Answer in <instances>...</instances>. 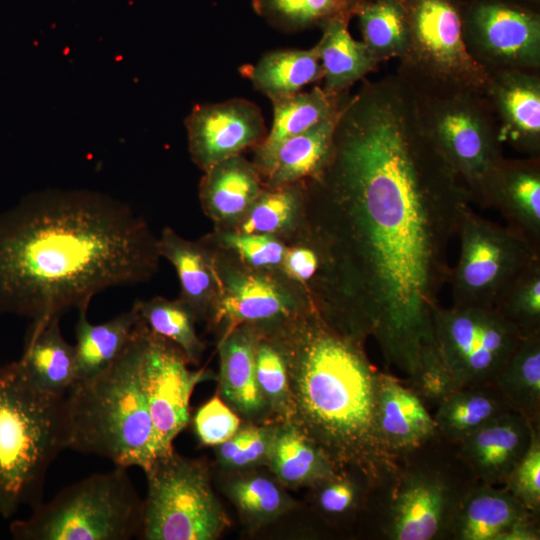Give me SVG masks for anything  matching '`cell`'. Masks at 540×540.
Segmentation results:
<instances>
[{
  "label": "cell",
  "mask_w": 540,
  "mask_h": 540,
  "mask_svg": "<svg viewBox=\"0 0 540 540\" xmlns=\"http://www.w3.org/2000/svg\"><path fill=\"white\" fill-rule=\"evenodd\" d=\"M312 185L315 230L339 277L349 333L373 337L386 364L411 377L435 345L449 245L471 201L396 73L349 95Z\"/></svg>",
  "instance_id": "obj_1"
},
{
  "label": "cell",
  "mask_w": 540,
  "mask_h": 540,
  "mask_svg": "<svg viewBox=\"0 0 540 540\" xmlns=\"http://www.w3.org/2000/svg\"><path fill=\"white\" fill-rule=\"evenodd\" d=\"M160 254L126 202L86 189L32 192L0 212V316L45 322L147 281Z\"/></svg>",
  "instance_id": "obj_2"
},
{
  "label": "cell",
  "mask_w": 540,
  "mask_h": 540,
  "mask_svg": "<svg viewBox=\"0 0 540 540\" xmlns=\"http://www.w3.org/2000/svg\"><path fill=\"white\" fill-rule=\"evenodd\" d=\"M284 356L290 393L288 421L338 470L354 469L374 483L391 465L376 424L379 371L360 342L329 325L312 307L264 327Z\"/></svg>",
  "instance_id": "obj_3"
},
{
  "label": "cell",
  "mask_w": 540,
  "mask_h": 540,
  "mask_svg": "<svg viewBox=\"0 0 540 540\" xmlns=\"http://www.w3.org/2000/svg\"><path fill=\"white\" fill-rule=\"evenodd\" d=\"M478 482L457 443L437 433L393 456L373 485L366 512L382 540H450L454 519Z\"/></svg>",
  "instance_id": "obj_4"
},
{
  "label": "cell",
  "mask_w": 540,
  "mask_h": 540,
  "mask_svg": "<svg viewBox=\"0 0 540 540\" xmlns=\"http://www.w3.org/2000/svg\"><path fill=\"white\" fill-rule=\"evenodd\" d=\"M63 406L67 449L124 468L145 471L151 465L154 434L140 376L136 326L119 357L101 372L77 379Z\"/></svg>",
  "instance_id": "obj_5"
},
{
  "label": "cell",
  "mask_w": 540,
  "mask_h": 540,
  "mask_svg": "<svg viewBox=\"0 0 540 540\" xmlns=\"http://www.w3.org/2000/svg\"><path fill=\"white\" fill-rule=\"evenodd\" d=\"M64 397L37 386L18 360L0 365V515L43 502L48 469L67 449Z\"/></svg>",
  "instance_id": "obj_6"
},
{
  "label": "cell",
  "mask_w": 540,
  "mask_h": 540,
  "mask_svg": "<svg viewBox=\"0 0 540 540\" xmlns=\"http://www.w3.org/2000/svg\"><path fill=\"white\" fill-rule=\"evenodd\" d=\"M142 512L127 468L115 466L63 488L9 530L16 540H129L139 538Z\"/></svg>",
  "instance_id": "obj_7"
},
{
  "label": "cell",
  "mask_w": 540,
  "mask_h": 540,
  "mask_svg": "<svg viewBox=\"0 0 540 540\" xmlns=\"http://www.w3.org/2000/svg\"><path fill=\"white\" fill-rule=\"evenodd\" d=\"M413 93L426 133L471 203L487 207L492 178L505 156L499 124L484 92Z\"/></svg>",
  "instance_id": "obj_8"
},
{
  "label": "cell",
  "mask_w": 540,
  "mask_h": 540,
  "mask_svg": "<svg viewBox=\"0 0 540 540\" xmlns=\"http://www.w3.org/2000/svg\"><path fill=\"white\" fill-rule=\"evenodd\" d=\"M144 473L147 495L139 538L216 540L230 526L203 460L173 450L155 458Z\"/></svg>",
  "instance_id": "obj_9"
},
{
  "label": "cell",
  "mask_w": 540,
  "mask_h": 540,
  "mask_svg": "<svg viewBox=\"0 0 540 540\" xmlns=\"http://www.w3.org/2000/svg\"><path fill=\"white\" fill-rule=\"evenodd\" d=\"M409 24V43L396 74L415 92H484L487 73L469 54L460 0H400Z\"/></svg>",
  "instance_id": "obj_10"
},
{
  "label": "cell",
  "mask_w": 540,
  "mask_h": 540,
  "mask_svg": "<svg viewBox=\"0 0 540 540\" xmlns=\"http://www.w3.org/2000/svg\"><path fill=\"white\" fill-rule=\"evenodd\" d=\"M457 236L460 251L449 282L452 306L494 309L511 283L535 259L540 247L508 225L475 213L462 214Z\"/></svg>",
  "instance_id": "obj_11"
},
{
  "label": "cell",
  "mask_w": 540,
  "mask_h": 540,
  "mask_svg": "<svg viewBox=\"0 0 540 540\" xmlns=\"http://www.w3.org/2000/svg\"><path fill=\"white\" fill-rule=\"evenodd\" d=\"M432 320L436 348L458 387L493 384L523 337L491 308L438 304Z\"/></svg>",
  "instance_id": "obj_12"
},
{
  "label": "cell",
  "mask_w": 540,
  "mask_h": 540,
  "mask_svg": "<svg viewBox=\"0 0 540 540\" xmlns=\"http://www.w3.org/2000/svg\"><path fill=\"white\" fill-rule=\"evenodd\" d=\"M463 38L487 73L540 71V9L519 0H460Z\"/></svg>",
  "instance_id": "obj_13"
},
{
  "label": "cell",
  "mask_w": 540,
  "mask_h": 540,
  "mask_svg": "<svg viewBox=\"0 0 540 540\" xmlns=\"http://www.w3.org/2000/svg\"><path fill=\"white\" fill-rule=\"evenodd\" d=\"M139 370L152 421L155 458L174 450L173 442L190 422V399L197 384L216 379L211 372L190 370L183 352L136 324Z\"/></svg>",
  "instance_id": "obj_14"
},
{
  "label": "cell",
  "mask_w": 540,
  "mask_h": 540,
  "mask_svg": "<svg viewBox=\"0 0 540 540\" xmlns=\"http://www.w3.org/2000/svg\"><path fill=\"white\" fill-rule=\"evenodd\" d=\"M185 125L191 158L204 171L257 147L267 135L260 109L245 99L197 105Z\"/></svg>",
  "instance_id": "obj_15"
},
{
  "label": "cell",
  "mask_w": 540,
  "mask_h": 540,
  "mask_svg": "<svg viewBox=\"0 0 540 540\" xmlns=\"http://www.w3.org/2000/svg\"><path fill=\"white\" fill-rule=\"evenodd\" d=\"M220 278L213 319L225 326L223 335L242 324L274 326L313 307L299 304L277 281L254 269L231 270Z\"/></svg>",
  "instance_id": "obj_16"
},
{
  "label": "cell",
  "mask_w": 540,
  "mask_h": 540,
  "mask_svg": "<svg viewBox=\"0 0 540 540\" xmlns=\"http://www.w3.org/2000/svg\"><path fill=\"white\" fill-rule=\"evenodd\" d=\"M500 139L528 156H540V71L489 74L484 89Z\"/></svg>",
  "instance_id": "obj_17"
},
{
  "label": "cell",
  "mask_w": 540,
  "mask_h": 540,
  "mask_svg": "<svg viewBox=\"0 0 540 540\" xmlns=\"http://www.w3.org/2000/svg\"><path fill=\"white\" fill-rule=\"evenodd\" d=\"M259 335V326L242 324L222 336L218 395L245 422L274 423L256 377Z\"/></svg>",
  "instance_id": "obj_18"
},
{
  "label": "cell",
  "mask_w": 540,
  "mask_h": 540,
  "mask_svg": "<svg viewBox=\"0 0 540 540\" xmlns=\"http://www.w3.org/2000/svg\"><path fill=\"white\" fill-rule=\"evenodd\" d=\"M536 425L510 411L457 443L461 457L478 481L503 485L526 453Z\"/></svg>",
  "instance_id": "obj_19"
},
{
  "label": "cell",
  "mask_w": 540,
  "mask_h": 540,
  "mask_svg": "<svg viewBox=\"0 0 540 540\" xmlns=\"http://www.w3.org/2000/svg\"><path fill=\"white\" fill-rule=\"evenodd\" d=\"M376 424L381 444L394 456L428 441L437 433L433 415L422 400L392 374L379 371Z\"/></svg>",
  "instance_id": "obj_20"
},
{
  "label": "cell",
  "mask_w": 540,
  "mask_h": 540,
  "mask_svg": "<svg viewBox=\"0 0 540 540\" xmlns=\"http://www.w3.org/2000/svg\"><path fill=\"white\" fill-rule=\"evenodd\" d=\"M487 207L540 247V156L505 157L492 178Z\"/></svg>",
  "instance_id": "obj_21"
},
{
  "label": "cell",
  "mask_w": 540,
  "mask_h": 540,
  "mask_svg": "<svg viewBox=\"0 0 540 540\" xmlns=\"http://www.w3.org/2000/svg\"><path fill=\"white\" fill-rule=\"evenodd\" d=\"M533 516L539 515L503 485L478 481L460 505L450 540H505L516 525Z\"/></svg>",
  "instance_id": "obj_22"
},
{
  "label": "cell",
  "mask_w": 540,
  "mask_h": 540,
  "mask_svg": "<svg viewBox=\"0 0 540 540\" xmlns=\"http://www.w3.org/2000/svg\"><path fill=\"white\" fill-rule=\"evenodd\" d=\"M158 251L176 270L179 299L196 319L212 316L221 294L219 268L212 255L200 243L186 240L168 227L158 238Z\"/></svg>",
  "instance_id": "obj_23"
},
{
  "label": "cell",
  "mask_w": 540,
  "mask_h": 540,
  "mask_svg": "<svg viewBox=\"0 0 540 540\" xmlns=\"http://www.w3.org/2000/svg\"><path fill=\"white\" fill-rule=\"evenodd\" d=\"M60 318L30 324L18 362L37 386L64 397L77 380V362L75 346L62 335Z\"/></svg>",
  "instance_id": "obj_24"
},
{
  "label": "cell",
  "mask_w": 540,
  "mask_h": 540,
  "mask_svg": "<svg viewBox=\"0 0 540 540\" xmlns=\"http://www.w3.org/2000/svg\"><path fill=\"white\" fill-rule=\"evenodd\" d=\"M261 192L258 168L240 155L207 169L200 183L202 206L219 223H240Z\"/></svg>",
  "instance_id": "obj_25"
},
{
  "label": "cell",
  "mask_w": 540,
  "mask_h": 540,
  "mask_svg": "<svg viewBox=\"0 0 540 540\" xmlns=\"http://www.w3.org/2000/svg\"><path fill=\"white\" fill-rule=\"evenodd\" d=\"M341 110L279 145L260 172L266 177L270 189L291 186L305 179L312 180L322 172L331 154Z\"/></svg>",
  "instance_id": "obj_26"
},
{
  "label": "cell",
  "mask_w": 540,
  "mask_h": 540,
  "mask_svg": "<svg viewBox=\"0 0 540 540\" xmlns=\"http://www.w3.org/2000/svg\"><path fill=\"white\" fill-rule=\"evenodd\" d=\"M348 96V92L336 95L314 86L308 92L300 91L272 100L274 117L271 131L256 147L255 165L259 172L267 166L282 142L338 113Z\"/></svg>",
  "instance_id": "obj_27"
},
{
  "label": "cell",
  "mask_w": 540,
  "mask_h": 540,
  "mask_svg": "<svg viewBox=\"0 0 540 540\" xmlns=\"http://www.w3.org/2000/svg\"><path fill=\"white\" fill-rule=\"evenodd\" d=\"M266 466L284 488H311L338 470L320 448L289 422L277 423Z\"/></svg>",
  "instance_id": "obj_28"
},
{
  "label": "cell",
  "mask_w": 540,
  "mask_h": 540,
  "mask_svg": "<svg viewBox=\"0 0 540 540\" xmlns=\"http://www.w3.org/2000/svg\"><path fill=\"white\" fill-rule=\"evenodd\" d=\"M241 71L271 101L298 93L306 85L323 79L316 45L308 50L270 51L255 65H247Z\"/></svg>",
  "instance_id": "obj_29"
},
{
  "label": "cell",
  "mask_w": 540,
  "mask_h": 540,
  "mask_svg": "<svg viewBox=\"0 0 540 540\" xmlns=\"http://www.w3.org/2000/svg\"><path fill=\"white\" fill-rule=\"evenodd\" d=\"M223 491L245 526L256 532L295 507V501L273 477L255 469L227 472Z\"/></svg>",
  "instance_id": "obj_30"
},
{
  "label": "cell",
  "mask_w": 540,
  "mask_h": 540,
  "mask_svg": "<svg viewBox=\"0 0 540 540\" xmlns=\"http://www.w3.org/2000/svg\"><path fill=\"white\" fill-rule=\"evenodd\" d=\"M348 25L345 21L327 24L321 29L322 36L316 44L323 69L322 88L331 94L348 92L379 65L366 45L350 35Z\"/></svg>",
  "instance_id": "obj_31"
},
{
  "label": "cell",
  "mask_w": 540,
  "mask_h": 540,
  "mask_svg": "<svg viewBox=\"0 0 540 540\" xmlns=\"http://www.w3.org/2000/svg\"><path fill=\"white\" fill-rule=\"evenodd\" d=\"M510 411L494 384H482L457 388L435 408L433 418L440 435L459 443Z\"/></svg>",
  "instance_id": "obj_32"
},
{
  "label": "cell",
  "mask_w": 540,
  "mask_h": 540,
  "mask_svg": "<svg viewBox=\"0 0 540 540\" xmlns=\"http://www.w3.org/2000/svg\"><path fill=\"white\" fill-rule=\"evenodd\" d=\"M138 314L134 307L100 324H92L87 311L78 312L75 324L77 379L93 376L112 364L129 344Z\"/></svg>",
  "instance_id": "obj_33"
},
{
  "label": "cell",
  "mask_w": 540,
  "mask_h": 540,
  "mask_svg": "<svg viewBox=\"0 0 540 540\" xmlns=\"http://www.w3.org/2000/svg\"><path fill=\"white\" fill-rule=\"evenodd\" d=\"M493 384L512 411L540 426V331L521 338Z\"/></svg>",
  "instance_id": "obj_34"
},
{
  "label": "cell",
  "mask_w": 540,
  "mask_h": 540,
  "mask_svg": "<svg viewBox=\"0 0 540 540\" xmlns=\"http://www.w3.org/2000/svg\"><path fill=\"white\" fill-rule=\"evenodd\" d=\"M373 0H251L253 10L275 29L293 33L350 20Z\"/></svg>",
  "instance_id": "obj_35"
},
{
  "label": "cell",
  "mask_w": 540,
  "mask_h": 540,
  "mask_svg": "<svg viewBox=\"0 0 540 540\" xmlns=\"http://www.w3.org/2000/svg\"><path fill=\"white\" fill-rule=\"evenodd\" d=\"M356 17L362 42L378 63L403 57L409 43V24L400 0H373Z\"/></svg>",
  "instance_id": "obj_36"
},
{
  "label": "cell",
  "mask_w": 540,
  "mask_h": 540,
  "mask_svg": "<svg viewBox=\"0 0 540 540\" xmlns=\"http://www.w3.org/2000/svg\"><path fill=\"white\" fill-rule=\"evenodd\" d=\"M139 319L154 334L175 344L189 364H198L204 350L195 329V316L180 300L154 297L134 303Z\"/></svg>",
  "instance_id": "obj_37"
},
{
  "label": "cell",
  "mask_w": 540,
  "mask_h": 540,
  "mask_svg": "<svg viewBox=\"0 0 540 540\" xmlns=\"http://www.w3.org/2000/svg\"><path fill=\"white\" fill-rule=\"evenodd\" d=\"M256 377L272 421L288 422L291 416V393L286 362L280 347L263 327H260L256 346Z\"/></svg>",
  "instance_id": "obj_38"
},
{
  "label": "cell",
  "mask_w": 540,
  "mask_h": 540,
  "mask_svg": "<svg viewBox=\"0 0 540 540\" xmlns=\"http://www.w3.org/2000/svg\"><path fill=\"white\" fill-rule=\"evenodd\" d=\"M373 485L364 473L342 469L311 488L319 512L330 519L343 520L366 509Z\"/></svg>",
  "instance_id": "obj_39"
},
{
  "label": "cell",
  "mask_w": 540,
  "mask_h": 540,
  "mask_svg": "<svg viewBox=\"0 0 540 540\" xmlns=\"http://www.w3.org/2000/svg\"><path fill=\"white\" fill-rule=\"evenodd\" d=\"M494 309L522 336L540 331V258L519 274Z\"/></svg>",
  "instance_id": "obj_40"
},
{
  "label": "cell",
  "mask_w": 540,
  "mask_h": 540,
  "mask_svg": "<svg viewBox=\"0 0 540 540\" xmlns=\"http://www.w3.org/2000/svg\"><path fill=\"white\" fill-rule=\"evenodd\" d=\"M301 199L294 185L262 190L240 221L238 232L273 235L286 229L299 211Z\"/></svg>",
  "instance_id": "obj_41"
},
{
  "label": "cell",
  "mask_w": 540,
  "mask_h": 540,
  "mask_svg": "<svg viewBox=\"0 0 540 540\" xmlns=\"http://www.w3.org/2000/svg\"><path fill=\"white\" fill-rule=\"evenodd\" d=\"M405 384L422 400L430 410L459 388L435 346L429 347L422 355L413 376Z\"/></svg>",
  "instance_id": "obj_42"
},
{
  "label": "cell",
  "mask_w": 540,
  "mask_h": 540,
  "mask_svg": "<svg viewBox=\"0 0 540 540\" xmlns=\"http://www.w3.org/2000/svg\"><path fill=\"white\" fill-rule=\"evenodd\" d=\"M503 486L530 512L540 515V427L534 429L526 453Z\"/></svg>",
  "instance_id": "obj_43"
},
{
  "label": "cell",
  "mask_w": 540,
  "mask_h": 540,
  "mask_svg": "<svg viewBox=\"0 0 540 540\" xmlns=\"http://www.w3.org/2000/svg\"><path fill=\"white\" fill-rule=\"evenodd\" d=\"M192 422L199 442L214 447L231 438L242 425L240 416L218 394L198 408Z\"/></svg>",
  "instance_id": "obj_44"
},
{
  "label": "cell",
  "mask_w": 540,
  "mask_h": 540,
  "mask_svg": "<svg viewBox=\"0 0 540 540\" xmlns=\"http://www.w3.org/2000/svg\"><path fill=\"white\" fill-rule=\"evenodd\" d=\"M225 247L234 251L252 269H274L281 266L285 246L272 234L229 232L221 236Z\"/></svg>",
  "instance_id": "obj_45"
},
{
  "label": "cell",
  "mask_w": 540,
  "mask_h": 540,
  "mask_svg": "<svg viewBox=\"0 0 540 540\" xmlns=\"http://www.w3.org/2000/svg\"><path fill=\"white\" fill-rule=\"evenodd\" d=\"M276 427L277 423L254 424L249 441L240 453L229 462L224 471L234 472L266 466Z\"/></svg>",
  "instance_id": "obj_46"
},
{
  "label": "cell",
  "mask_w": 540,
  "mask_h": 540,
  "mask_svg": "<svg viewBox=\"0 0 540 540\" xmlns=\"http://www.w3.org/2000/svg\"><path fill=\"white\" fill-rule=\"evenodd\" d=\"M519 1L524 2L537 9H540V0H519Z\"/></svg>",
  "instance_id": "obj_47"
}]
</instances>
